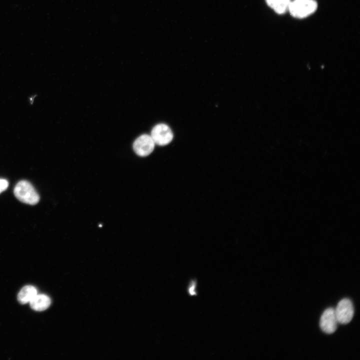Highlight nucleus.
<instances>
[{"mask_svg":"<svg viewBox=\"0 0 360 360\" xmlns=\"http://www.w3.org/2000/svg\"><path fill=\"white\" fill-rule=\"evenodd\" d=\"M14 192L15 196L24 203L34 205L39 202L38 194L32 184L26 180L20 181L16 184Z\"/></svg>","mask_w":360,"mask_h":360,"instance_id":"1","label":"nucleus"},{"mask_svg":"<svg viewBox=\"0 0 360 360\" xmlns=\"http://www.w3.org/2000/svg\"><path fill=\"white\" fill-rule=\"evenodd\" d=\"M317 8L314 0H294L290 2L288 10L292 16L304 18L315 12Z\"/></svg>","mask_w":360,"mask_h":360,"instance_id":"2","label":"nucleus"},{"mask_svg":"<svg viewBox=\"0 0 360 360\" xmlns=\"http://www.w3.org/2000/svg\"><path fill=\"white\" fill-rule=\"evenodd\" d=\"M155 144L164 146L172 140L173 134L170 128L164 124L156 125L152 129L150 135Z\"/></svg>","mask_w":360,"mask_h":360,"instance_id":"3","label":"nucleus"},{"mask_svg":"<svg viewBox=\"0 0 360 360\" xmlns=\"http://www.w3.org/2000/svg\"><path fill=\"white\" fill-rule=\"evenodd\" d=\"M334 310L338 323L341 324L349 323L354 314L352 303L348 298H344L340 301Z\"/></svg>","mask_w":360,"mask_h":360,"instance_id":"4","label":"nucleus"},{"mask_svg":"<svg viewBox=\"0 0 360 360\" xmlns=\"http://www.w3.org/2000/svg\"><path fill=\"white\" fill-rule=\"evenodd\" d=\"M155 143L151 136L142 134L134 142L133 149L136 154L140 156L150 155L154 150Z\"/></svg>","mask_w":360,"mask_h":360,"instance_id":"5","label":"nucleus"},{"mask_svg":"<svg viewBox=\"0 0 360 360\" xmlns=\"http://www.w3.org/2000/svg\"><path fill=\"white\" fill-rule=\"evenodd\" d=\"M338 323L335 310L330 308L326 309L322 313L320 318V326L324 332L331 334L336 330Z\"/></svg>","mask_w":360,"mask_h":360,"instance_id":"6","label":"nucleus"},{"mask_svg":"<svg viewBox=\"0 0 360 360\" xmlns=\"http://www.w3.org/2000/svg\"><path fill=\"white\" fill-rule=\"evenodd\" d=\"M30 308L36 311H43L51 304L50 298L44 294H37L30 302Z\"/></svg>","mask_w":360,"mask_h":360,"instance_id":"7","label":"nucleus"},{"mask_svg":"<svg viewBox=\"0 0 360 360\" xmlns=\"http://www.w3.org/2000/svg\"><path fill=\"white\" fill-rule=\"evenodd\" d=\"M38 294L36 288L31 285L24 286L19 292L17 298L21 304H26L30 301Z\"/></svg>","mask_w":360,"mask_h":360,"instance_id":"8","label":"nucleus"},{"mask_svg":"<svg viewBox=\"0 0 360 360\" xmlns=\"http://www.w3.org/2000/svg\"><path fill=\"white\" fill-rule=\"evenodd\" d=\"M267 4L278 14H284L288 10L290 0H266Z\"/></svg>","mask_w":360,"mask_h":360,"instance_id":"9","label":"nucleus"},{"mask_svg":"<svg viewBox=\"0 0 360 360\" xmlns=\"http://www.w3.org/2000/svg\"><path fill=\"white\" fill-rule=\"evenodd\" d=\"M8 186V182L3 178H0V194L6 190Z\"/></svg>","mask_w":360,"mask_h":360,"instance_id":"10","label":"nucleus"}]
</instances>
